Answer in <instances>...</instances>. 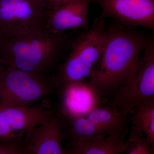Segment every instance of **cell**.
<instances>
[{"label":"cell","mask_w":154,"mask_h":154,"mask_svg":"<svg viewBox=\"0 0 154 154\" xmlns=\"http://www.w3.org/2000/svg\"><path fill=\"white\" fill-rule=\"evenodd\" d=\"M136 28L115 20L105 25L107 40L99 64L89 80L102 97L111 96L135 72L152 38Z\"/></svg>","instance_id":"6da1fadb"},{"label":"cell","mask_w":154,"mask_h":154,"mask_svg":"<svg viewBox=\"0 0 154 154\" xmlns=\"http://www.w3.org/2000/svg\"><path fill=\"white\" fill-rule=\"evenodd\" d=\"M71 44L65 33H51L45 25H38L0 38V58L8 66L46 76L57 66Z\"/></svg>","instance_id":"7a4b0ae2"},{"label":"cell","mask_w":154,"mask_h":154,"mask_svg":"<svg viewBox=\"0 0 154 154\" xmlns=\"http://www.w3.org/2000/svg\"><path fill=\"white\" fill-rule=\"evenodd\" d=\"M105 19L99 16L91 27L72 42L69 53L52 80L59 91L90 80L102 57L107 34Z\"/></svg>","instance_id":"3957f363"},{"label":"cell","mask_w":154,"mask_h":154,"mask_svg":"<svg viewBox=\"0 0 154 154\" xmlns=\"http://www.w3.org/2000/svg\"><path fill=\"white\" fill-rule=\"evenodd\" d=\"M55 89L46 76L6 65L0 73V106L31 107Z\"/></svg>","instance_id":"277c9868"},{"label":"cell","mask_w":154,"mask_h":154,"mask_svg":"<svg viewBox=\"0 0 154 154\" xmlns=\"http://www.w3.org/2000/svg\"><path fill=\"white\" fill-rule=\"evenodd\" d=\"M105 105L116 113L129 115L137 105L154 98V41L144 49L134 73L117 89Z\"/></svg>","instance_id":"5b68a950"},{"label":"cell","mask_w":154,"mask_h":154,"mask_svg":"<svg viewBox=\"0 0 154 154\" xmlns=\"http://www.w3.org/2000/svg\"><path fill=\"white\" fill-rule=\"evenodd\" d=\"M46 13L40 0H0V38L45 25Z\"/></svg>","instance_id":"8992f818"},{"label":"cell","mask_w":154,"mask_h":154,"mask_svg":"<svg viewBox=\"0 0 154 154\" xmlns=\"http://www.w3.org/2000/svg\"><path fill=\"white\" fill-rule=\"evenodd\" d=\"M98 4L102 18L110 17L126 25L154 30V0H90Z\"/></svg>","instance_id":"52a82bcc"},{"label":"cell","mask_w":154,"mask_h":154,"mask_svg":"<svg viewBox=\"0 0 154 154\" xmlns=\"http://www.w3.org/2000/svg\"><path fill=\"white\" fill-rule=\"evenodd\" d=\"M56 113L47 103L26 107L0 106V137L25 134L47 123Z\"/></svg>","instance_id":"ba28073f"},{"label":"cell","mask_w":154,"mask_h":154,"mask_svg":"<svg viewBox=\"0 0 154 154\" xmlns=\"http://www.w3.org/2000/svg\"><path fill=\"white\" fill-rule=\"evenodd\" d=\"M60 115L56 113L47 123L34 127L25 132L24 154H68L64 148V139Z\"/></svg>","instance_id":"9c48e42d"},{"label":"cell","mask_w":154,"mask_h":154,"mask_svg":"<svg viewBox=\"0 0 154 154\" xmlns=\"http://www.w3.org/2000/svg\"><path fill=\"white\" fill-rule=\"evenodd\" d=\"M90 0H72L51 11H47L45 26L53 33L90 28L88 16Z\"/></svg>","instance_id":"30bf717a"},{"label":"cell","mask_w":154,"mask_h":154,"mask_svg":"<svg viewBox=\"0 0 154 154\" xmlns=\"http://www.w3.org/2000/svg\"><path fill=\"white\" fill-rule=\"evenodd\" d=\"M59 92L61 98V116L82 117L102 105V97L89 80L71 85Z\"/></svg>","instance_id":"8fae6325"},{"label":"cell","mask_w":154,"mask_h":154,"mask_svg":"<svg viewBox=\"0 0 154 154\" xmlns=\"http://www.w3.org/2000/svg\"><path fill=\"white\" fill-rule=\"evenodd\" d=\"M125 137L119 134L81 139L70 141L68 154L125 153Z\"/></svg>","instance_id":"7c38bea8"},{"label":"cell","mask_w":154,"mask_h":154,"mask_svg":"<svg viewBox=\"0 0 154 154\" xmlns=\"http://www.w3.org/2000/svg\"><path fill=\"white\" fill-rule=\"evenodd\" d=\"M131 125L143 132L154 146V98L137 105L130 111Z\"/></svg>","instance_id":"4fadbf2b"},{"label":"cell","mask_w":154,"mask_h":154,"mask_svg":"<svg viewBox=\"0 0 154 154\" xmlns=\"http://www.w3.org/2000/svg\"><path fill=\"white\" fill-rule=\"evenodd\" d=\"M128 138L125 141L126 154H153L154 146L152 145L143 132L131 125Z\"/></svg>","instance_id":"5bb4252c"},{"label":"cell","mask_w":154,"mask_h":154,"mask_svg":"<svg viewBox=\"0 0 154 154\" xmlns=\"http://www.w3.org/2000/svg\"><path fill=\"white\" fill-rule=\"evenodd\" d=\"M25 134L0 137V154H24Z\"/></svg>","instance_id":"9a60e30c"},{"label":"cell","mask_w":154,"mask_h":154,"mask_svg":"<svg viewBox=\"0 0 154 154\" xmlns=\"http://www.w3.org/2000/svg\"><path fill=\"white\" fill-rule=\"evenodd\" d=\"M72 0H40L42 5L46 11H51L68 2Z\"/></svg>","instance_id":"2e32d148"},{"label":"cell","mask_w":154,"mask_h":154,"mask_svg":"<svg viewBox=\"0 0 154 154\" xmlns=\"http://www.w3.org/2000/svg\"><path fill=\"white\" fill-rule=\"evenodd\" d=\"M6 65L4 63V62L2 60V59L0 58V73H1V72L2 70L4 68L5 66Z\"/></svg>","instance_id":"e0dca14e"}]
</instances>
